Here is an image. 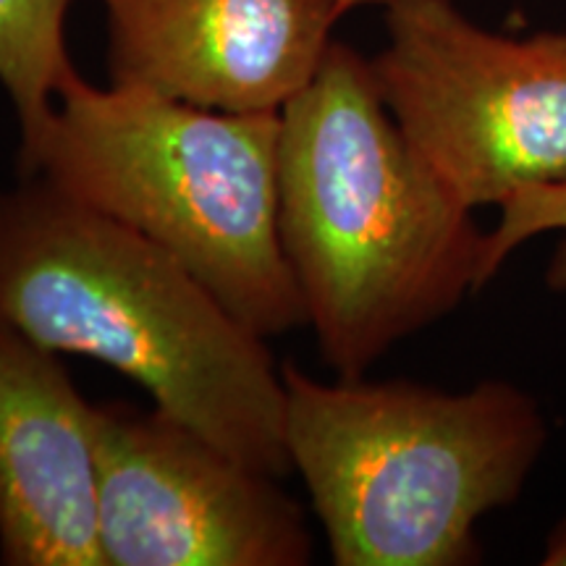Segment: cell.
Returning a JSON list of instances; mask_svg holds the SVG:
<instances>
[{"label": "cell", "instance_id": "1", "mask_svg": "<svg viewBox=\"0 0 566 566\" xmlns=\"http://www.w3.org/2000/svg\"><path fill=\"white\" fill-rule=\"evenodd\" d=\"M279 237L338 378H365L480 292L485 231L394 122L373 61L344 42L281 108Z\"/></svg>", "mask_w": 566, "mask_h": 566}, {"label": "cell", "instance_id": "2", "mask_svg": "<svg viewBox=\"0 0 566 566\" xmlns=\"http://www.w3.org/2000/svg\"><path fill=\"white\" fill-rule=\"evenodd\" d=\"M0 323L113 367L244 464L292 475L265 336L145 233L34 176L0 192Z\"/></svg>", "mask_w": 566, "mask_h": 566}, {"label": "cell", "instance_id": "3", "mask_svg": "<svg viewBox=\"0 0 566 566\" xmlns=\"http://www.w3.org/2000/svg\"><path fill=\"white\" fill-rule=\"evenodd\" d=\"M283 441L336 566H470L475 527L514 504L548 441L506 380L449 394L409 380L323 384L281 365Z\"/></svg>", "mask_w": 566, "mask_h": 566}, {"label": "cell", "instance_id": "4", "mask_svg": "<svg viewBox=\"0 0 566 566\" xmlns=\"http://www.w3.org/2000/svg\"><path fill=\"white\" fill-rule=\"evenodd\" d=\"M279 113H231L71 74L21 179L145 233L254 334L307 325L279 237Z\"/></svg>", "mask_w": 566, "mask_h": 566}, {"label": "cell", "instance_id": "5", "mask_svg": "<svg viewBox=\"0 0 566 566\" xmlns=\"http://www.w3.org/2000/svg\"><path fill=\"white\" fill-rule=\"evenodd\" d=\"M386 30L380 95L464 208L566 181V32L506 38L454 0H391Z\"/></svg>", "mask_w": 566, "mask_h": 566}, {"label": "cell", "instance_id": "6", "mask_svg": "<svg viewBox=\"0 0 566 566\" xmlns=\"http://www.w3.org/2000/svg\"><path fill=\"white\" fill-rule=\"evenodd\" d=\"M163 409L97 405L105 566H304L313 535L279 485Z\"/></svg>", "mask_w": 566, "mask_h": 566}, {"label": "cell", "instance_id": "7", "mask_svg": "<svg viewBox=\"0 0 566 566\" xmlns=\"http://www.w3.org/2000/svg\"><path fill=\"white\" fill-rule=\"evenodd\" d=\"M113 84L279 113L313 82L344 0H103Z\"/></svg>", "mask_w": 566, "mask_h": 566}, {"label": "cell", "instance_id": "8", "mask_svg": "<svg viewBox=\"0 0 566 566\" xmlns=\"http://www.w3.org/2000/svg\"><path fill=\"white\" fill-rule=\"evenodd\" d=\"M0 562L105 566L97 405L59 354L0 323Z\"/></svg>", "mask_w": 566, "mask_h": 566}, {"label": "cell", "instance_id": "9", "mask_svg": "<svg viewBox=\"0 0 566 566\" xmlns=\"http://www.w3.org/2000/svg\"><path fill=\"white\" fill-rule=\"evenodd\" d=\"M74 0H0V84L17 111L19 147L32 145L74 74L66 13Z\"/></svg>", "mask_w": 566, "mask_h": 566}, {"label": "cell", "instance_id": "10", "mask_svg": "<svg viewBox=\"0 0 566 566\" xmlns=\"http://www.w3.org/2000/svg\"><path fill=\"white\" fill-rule=\"evenodd\" d=\"M562 231L564 242L556 247L546 271L551 292L566 294V181L533 184L520 189L501 205V221L485 231L480 252V289L501 271L516 247L527 244L537 233Z\"/></svg>", "mask_w": 566, "mask_h": 566}, {"label": "cell", "instance_id": "11", "mask_svg": "<svg viewBox=\"0 0 566 566\" xmlns=\"http://www.w3.org/2000/svg\"><path fill=\"white\" fill-rule=\"evenodd\" d=\"M541 562L546 566H566V514L556 522V527L551 530Z\"/></svg>", "mask_w": 566, "mask_h": 566}, {"label": "cell", "instance_id": "12", "mask_svg": "<svg viewBox=\"0 0 566 566\" xmlns=\"http://www.w3.org/2000/svg\"><path fill=\"white\" fill-rule=\"evenodd\" d=\"M388 3H391V0H344V9L354 11V9H363V6H380V9H386Z\"/></svg>", "mask_w": 566, "mask_h": 566}]
</instances>
